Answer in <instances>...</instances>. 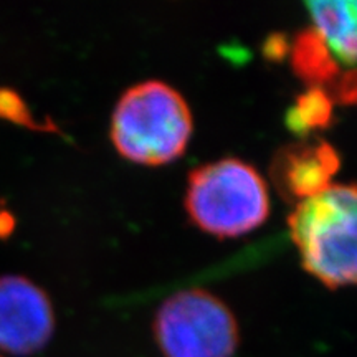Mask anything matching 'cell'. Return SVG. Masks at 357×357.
<instances>
[{"label": "cell", "instance_id": "6da1fadb", "mask_svg": "<svg viewBox=\"0 0 357 357\" xmlns=\"http://www.w3.org/2000/svg\"><path fill=\"white\" fill-rule=\"evenodd\" d=\"M288 227L307 273L333 289L357 284V184H331L298 202Z\"/></svg>", "mask_w": 357, "mask_h": 357}, {"label": "cell", "instance_id": "7a4b0ae2", "mask_svg": "<svg viewBox=\"0 0 357 357\" xmlns=\"http://www.w3.org/2000/svg\"><path fill=\"white\" fill-rule=\"evenodd\" d=\"M192 129L184 96L167 83L149 79L119 98L111 118V141L124 159L160 166L184 154Z\"/></svg>", "mask_w": 357, "mask_h": 357}, {"label": "cell", "instance_id": "3957f363", "mask_svg": "<svg viewBox=\"0 0 357 357\" xmlns=\"http://www.w3.org/2000/svg\"><path fill=\"white\" fill-rule=\"evenodd\" d=\"M185 208L200 230L217 238H235L266 220L270 192L255 167L227 158L192 171Z\"/></svg>", "mask_w": 357, "mask_h": 357}, {"label": "cell", "instance_id": "277c9868", "mask_svg": "<svg viewBox=\"0 0 357 357\" xmlns=\"http://www.w3.org/2000/svg\"><path fill=\"white\" fill-rule=\"evenodd\" d=\"M154 337L164 357H234L240 333L220 298L205 289H185L160 305Z\"/></svg>", "mask_w": 357, "mask_h": 357}, {"label": "cell", "instance_id": "5b68a950", "mask_svg": "<svg viewBox=\"0 0 357 357\" xmlns=\"http://www.w3.org/2000/svg\"><path fill=\"white\" fill-rule=\"evenodd\" d=\"M55 316L43 289L22 276L0 278V351L33 354L50 341Z\"/></svg>", "mask_w": 357, "mask_h": 357}, {"label": "cell", "instance_id": "8992f818", "mask_svg": "<svg viewBox=\"0 0 357 357\" xmlns=\"http://www.w3.org/2000/svg\"><path fill=\"white\" fill-rule=\"evenodd\" d=\"M311 30L334 73L329 96L341 102L357 101V0L307 2Z\"/></svg>", "mask_w": 357, "mask_h": 357}, {"label": "cell", "instance_id": "52a82bcc", "mask_svg": "<svg viewBox=\"0 0 357 357\" xmlns=\"http://www.w3.org/2000/svg\"><path fill=\"white\" fill-rule=\"evenodd\" d=\"M337 169L339 155L329 142L301 141L278 151L271 162V178L283 197L298 204L331 185Z\"/></svg>", "mask_w": 357, "mask_h": 357}, {"label": "cell", "instance_id": "ba28073f", "mask_svg": "<svg viewBox=\"0 0 357 357\" xmlns=\"http://www.w3.org/2000/svg\"><path fill=\"white\" fill-rule=\"evenodd\" d=\"M333 98L323 88H310L298 98L287 114V124L298 136L319 131L333 119Z\"/></svg>", "mask_w": 357, "mask_h": 357}, {"label": "cell", "instance_id": "9c48e42d", "mask_svg": "<svg viewBox=\"0 0 357 357\" xmlns=\"http://www.w3.org/2000/svg\"><path fill=\"white\" fill-rule=\"evenodd\" d=\"M0 116L24 123H26V119H30L25 105L20 101V98L15 93L3 91V89L0 91Z\"/></svg>", "mask_w": 357, "mask_h": 357}]
</instances>
